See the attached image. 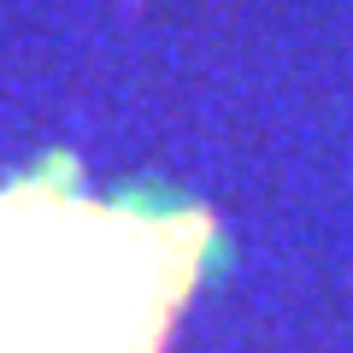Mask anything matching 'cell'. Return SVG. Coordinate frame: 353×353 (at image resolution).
Here are the masks:
<instances>
[{"instance_id":"1","label":"cell","mask_w":353,"mask_h":353,"mask_svg":"<svg viewBox=\"0 0 353 353\" xmlns=\"http://www.w3.org/2000/svg\"><path fill=\"white\" fill-rule=\"evenodd\" d=\"M189 283L183 224L48 189L0 194V353H153Z\"/></svg>"}]
</instances>
